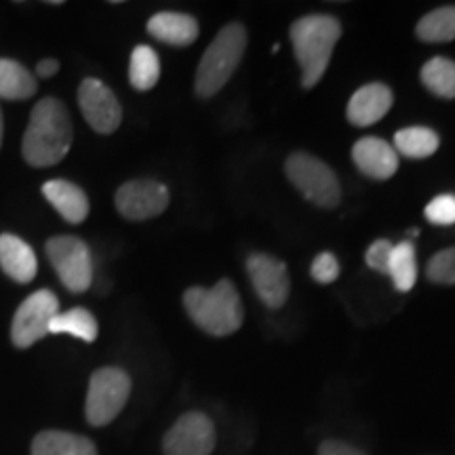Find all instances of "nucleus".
Segmentation results:
<instances>
[{
    "mask_svg": "<svg viewBox=\"0 0 455 455\" xmlns=\"http://www.w3.org/2000/svg\"><path fill=\"white\" fill-rule=\"evenodd\" d=\"M161 78V60L156 51L148 44H140L131 53L129 64V83L135 91H150L156 87Z\"/></svg>",
    "mask_w": 455,
    "mask_h": 455,
    "instance_id": "obj_22",
    "label": "nucleus"
},
{
    "mask_svg": "<svg viewBox=\"0 0 455 455\" xmlns=\"http://www.w3.org/2000/svg\"><path fill=\"white\" fill-rule=\"evenodd\" d=\"M32 455H98L95 443L66 430H43L34 436Z\"/></svg>",
    "mask_w": 455,
    "mask_h": 455,
    "instance_id": "obj_18",
    "label": "nucleus"
},
{
    "mask_svg": "<svg viewBox=\"0 0 455 455\" xmlns=\"http://www.w3.org/2000/svg\"><path fill=\"white\" fill-rule=\"evenodd\" d=\"M426 220L432 226H453L455 224V195H439L426 204L424 209Z\"/></svg>",
    "mask_w": 455,
    "mask_h": 455,
    "instance_id": "obj_27",
    "label": "nucleus"
},
{
    "mask_svg": "<svg viewBox=\"0 0 455 455\" xmlns=\"http://www.w3.org/2000/svg\"><path fill=\"white\" fill-rule=\"evenodd\" d=\"M43 195L70 224H83L89 215V198L83 188L68 180H51L43 186Z\"/></svg>",
    "mask_w": 455,
    "mask_h": 455,
    "instance_id": "obj_17",
    "label": "nucleus"
},
{
    "mask_svg": "<svg viewBox=\"0 0 455 455\" xmlns=\"http://www.w3.org/2000/svg\"><path fill=\"white\" fill-rule=\"evenodd\" d=\"M131 396V378L118 367H101L91 375L84 418L91 426L101 428L118 418Z\"/></svg>",
    "mask_w": 455,
    "mask_h": 455,
    "instance_id": "obj_6",
    "label": "nucleus"
},
{
    "mask_svg": "<svg viewBox=\"0 0 455 455\" xmlns=\"http://www.w3.org/2000/svg\"><path fill=\"white\" fill-rule=\"evenodd\" d=\"M310 275L318 284H331L339 276V261L333 253H318L310 266Z\"/></svg>",
    "mask_w": 455,
    "mask_h": 455,
    "instance_id": "obj_28",
    "label": "nucleus"
},
{
    "mask_svg": "<svg viewBox=\"0 0 455 455\" xmlns=\"http://www.w3.org/2000/svg\"><path fill=\"white\" fill-rule=\"evenodd\" d=\"M244 266L261 304L270 310L283 308L291 291V278H289L284 261L270 253H251Z\"/></svg>",
    "mask_w": 455,
    "mask_h": 455,
    "instance_id": "obj_10",
    "label": "nucleus"
},
{
    "mask_svg": "<svg viewBox=\"0 0 455 455\" xmlns=\"http://www.w3.org/2000/svg\"><path fill=\"white\" fill-rule=\"evenodd\" d=\"M419 81L435 98L455 100V61L451 57H432L419 70Z\"/></svg>",
    "mask_w": 455,
    "mask_h": 455,
    "instance_id": "obj_21",
    "label": "nucleus"
},
{
    "mask_svg": "<svg viewBox=\"0 0 455 455\" xmlns=\"http://www.w3.org/2000/svg\"><path fill=\"white\" fill-rule=\"evenodd\" d=\"M341 36V24L333 15H306L289 28L295 60L301 68V87L312 89L325 76L333 49Z\"/></svg>",
    "mask_w": 455,
    "mask_h": 455,
    "instance_id": "obj_2",
    "label": "nucleus"
},
{
    "mask_svg": "<svg viewBox=\"0 0 455 455\" xmlns=\"http://www.w3.org/2000/svg\"><path fill=\"white\" fill-rule=\"evenodd\" d=\"M284 175L295 190L318 209L331 212L341 203V186L335 171L308 152L289 155L284 161Z\"/></svg>",
    "mask_w": 455,
    "mask_h": 455,
    "instance_id": "obj_5",
    "label": "nucleus"
},
{
    "mask_svg": "<svg viewBox=\"0 0 455 455\" xmlns=\"http://www.w3.org/2000/svg\"><path fill=\"white\" fill-rule=\"evenodd\" d=\"M57 315H60V299L49 289H41L21 301L11 325V339L15 348H30L44 335H49L51 321Z\"/></svg>",
    "mask_w": 455,
    "mask_h": 455,
    "instance_id": "obj_8",
    "label": "nucleus"
},
{
    "mask_svg": "<svg viewBox=\"0 0 455 455\" xmlns=\"http://www.w3.org/2000/svg\"><path fill=\"white\" fill-rule=\"evenodd\" d=\"M247 41V28L243 24L235 21L221 28L196 68L195 93L198 98L209 100L226 87L228 81L235 76L236 68L241 66Z\"/></svg>",
    "mask_w": 455,
    "mask_h": 455,
    "instance_id": "obj_4",
    "label": "nucleus"
},
{
    "mask_svg": "<svg viewBox=\"0 0 455 455\" xmlns=\"http://www.w3.org/2000/svg\"><path fill=\"white\" fill-rule=\"evenodd\" d=\"M318 455H367L363 449H358L350 443L339 439H327L318 445Z\"/></svg>",
    "mask_w": 455,
    "mask_h": 455,
    "instance_id": "obj_30",
    "label": "nucleus"
},
{
    "mask_svg": "<svg viewBox=\"0 0 455 455\" xmlns=\"http://www.w3.org/2000/svg\"><path fill=\"white\" fill-rule=\"evenodd\" d=\"M355 167L369 180H390L398 171V155L395 146L382 138H361L352 146Z\"/></svg>",
    "mask_w": 455,
    "mask_h": 455,
    "instance_id": "obj_13",
    "label": "nucleus"
},
{
    "mask_svg": "<svg viewBox=\"0 0 455 455\" xmlns=\"http://www.w3.org/2000/svg\"><path fill=\"white\" fill-rule=\"evenodd\" d=\"M218 445L213 419L203 411H188L175 419L163 439L164 455H212Z\"/></svg>",
    "mask_w": 455,
    "mask_h": 455,
    "instance_id": "obj_9",
    "label": "nucleus"
},
{
    "mask_svg": "<svg viewBox=\"0 0 455 455\" xmlns=\"http://www.w3.org/2000/svg\"><path fill=\"white\" fill-rule=\"evenodd\" d=\"M0 146H3V112H0Z\"/></svg>",
    "mask_w": 455,
    "mask_h": 455,
    "instance_id": "obj_32",
    "label": "nucleus"
},
{
    "mask_svg": "<svg viewBox=\"0 0 455 455\" xmlns=\"http://www.w3.org/2000/svg\"><path fill=\"white\" fill-rule=\"evenodd\" d=\"M392 249H395V244H392L390 241H384V238H379V241L369 244V249L365 253V261H367L369 268L379 272V275L388 276Z\"/></svg>",
    "mask_w": 455,
    "mask_h": 455,
    "instance_id": "obj_29",
    "label": "nucleus"
},
{
    "mask_svg": "<svg viewBox=\"0 0 455 455\" xmlns=\"http://www.w3.org/2000/svg\"><path fill=\"white\" fill-rule=\"evenodd\" d=\"M60 72V61L57 60H43L41 64L36 66V74L43 78H49V76H55V74Z\"/></svg>",
    "mask_w": 455,
    "mask_h": 455,
    "instance_id": "obj_31",
    "label": "nucleus"
},
{
    "mask_svg": "<svg viewBox=\"0 0 455 455\" xmlns=\"http://www.w3.org/2000/svg\"><path fill=\"white\" fill-rule=\"evenodd\" d=\"M415 36L428 44L455 41V4H443L426 13L415 26Z\"/></svg>",
    "mask_w": 455,
    "mask_h": 455,
    "instance_id": "obj_20",
    "label": "nucleus"
},
{
    "mask_svg": "<svg viewBox=\"0 0 455 455\" xmlns=\"http://www.w3.org/2000/svg\"><path fill=\"white\" fill-rule=\"evenodd\" d=\"M392 146H395L398 156L411 158V161H424V158H430L439 150L441 138L435 129L415 124V127L396 131Z\"/></svg>",
    "mask_w": 455,
    "mask_h": 455,
    "instance_id": "obj_19",
    "label": "nucleus"
},
{
    "mask_svg": "<svg viewBox=\"0 0 455 455\" xmlns=\"http://www.w3.org/2000/svg\"><path fill=\"white\" fill-rule=\"evenodd\" d=\"M49 333L51 335L68 333L91 344V341L98 339L100 325L98 321H95V316L91 315L87 308H72V310L60 312V315L51 321Z\"/></svg>",
    "mask_w": 455,
    "mask_h": 455,
    "instance_id": "obj_24",
    "label": "nucleus"
},
{
    "mask_svg": "<svg viewBox=\"0 0 455 455\" xmlns=\"http://www.w3.org/2000/svg\"><path fill=\"white\" fill-rule=\"evenodd\" d=\"M72 140V121L66 106L55 98H44L30 114L21 152L30 167H53L68 156Z\"/></svg>",
    "mask_w": 455,
    "mask_h": 455,
    "instance_id": "obj_1",
    "label": "nucleus"
},
{
    "mask_svg": "<svg viewBox=\"0 0 455 455\" xmlns=\"http://www.w3.org/2000/svg\"><path fill=\"white\" fill-rule=\"evenodd\" d=\"M426 278L435 284H443V287L455 284V244L432 255L426 266Z\"/></svg>",
    "mask_w": 455,
    "mask_h": 455,
    "instance_id": "obj_26",
    "label": "nucleus"
},
{
    "mask_svg": "<svg viewBox=\"0 0 455 455\" xmlns=\"http://www.w3.org/2000/svg\"><path fill=\"white\" fill-rule=\"evenodd\" d=\"M44 251L68 291L84 293L93 283V259L87 243L76 236H53Z\"/></svg>",
    "mask_w": 455,
    "mask_h": 455,
    "instance_id": "obj_7",
    "label": "nucleus"
},
{
    "mask_svg": "<svg viewBox=\"0 0 455 455\" xmlns=\"http://www.w3.org/2000/svg\"><path fill=\"white\" fill-rule=\"evenodd\" d=\"M184 308L190 321L213 338L236 333L244 321L241 295L230 278H221L212 289H186Z\"/></svg>",
    "mask_w": 455,
    "mask_h": 455,
    "instance_id": "obj_3",
    "label": "nucleus"
},
{
    "mask_svg": "<svg viewBox=\"0 0 455 455\" xmlns=\"http://www.w3.org/2000/svg\"><path fill=\"white\" fill-rule=\"evenodd\" d=\"M198 21L192 15L175 13V11H163L150 17L148 21V34L156 41L173 47H188L198 38Z\"/></svg>",
    "mask_w": 455,
    "mask_h": 455,
    "instance_id": "obj_15",
    "label": "nucleus"
},
{
    "mask_svg": "<svg viewBox=\"0 0 455 455\" xmlns=\"http://www.w3.org/2000/svg\"><path fill=\"white\" fill-rule=\"evenodd\" d=\"M78 106L84 121L95 133L110 135L121 127L123 123V108L118 104L116 95L112 89L98 78H84L78 87Z\"/></svg>",
    "mask_w": 455,
    "mask_h": 455,
    "instance_id": "obj_12",
    "label": "nucleus"
},
{
    "mask_svg": "<svg viewBox=\"0 0 455 455\" xmlns=\"http://www.w3.org/2000/svg\"><path fill=\"white\" fill-rule=\"evenodd\" d=\"M36 93L34 74L13 60H0V98L28 100Z\"/></svg>",
    "mask_w": 455,
    "mask_h": 455,
    "instance_id": "obj_23",
    "label": "nucleus"
},
{
    "mask_svg": "<svg viewBox=\"0 0 455 455\" xmlns=\"http://www.w3.org/2000/svg\"><path fill=\"white\" fill-rule=\"evenodd\" d=\"M0 268L15 283H30L38 272L32 247L15 235H0Z\"/></svg>",
    "mask_w": 455,
    "mask_h": 455,
    "instance_id": "obj_16",
    "label": "nucleus"
},
{
    "mask_svg": "<svg viewBox=\"0 0 455 455\" xmlns=\"http://www.w3.org/2000/svg\"><path fill=\"white\" fill-rule=\"evenodd\" d=\"M169 190L156 180H131L116 190L114 203L124 220L144 221L158 218L169 207Z\"/></svg>",
    "mask_w": 455,
    "mask_h": 455,
    "instance_id": "obj_11",
    "label": "nucleus"
},
{
    "mask_svg": "<svg viewBox=\"0 0 455 455\" xmlns=\"http://www.w3.org/2000/svg\"><path fill=\"white\" fill-rule=\"evenodd\" d=\"M392 104H395V93L388 84L369 83L352 93L346 108V118L352 127H371L382 121Z\"/></svg>",
    "mask_w": 455,
    "mask_h": 455,
    "instance_id": "obj_14",
    "label": "nucleus"
},
{
    "mask_svg": "<svg viewBox=\"0 0 455 455\" xmlns=\"http://www.w3.org/2000/svg\"><path fill=\"white\" fill-rule=\"evenodd\" d=\"M388 276L395 283L396 291L409 293L415 287V281H418V255H415L413 243L403 241L395 244Z\"/></svg>",
    "mask_w": 455,
    "mask_h": 455,
    "instance_id": "obj_25",
    "label": "nucleus"
}]
</instances>
